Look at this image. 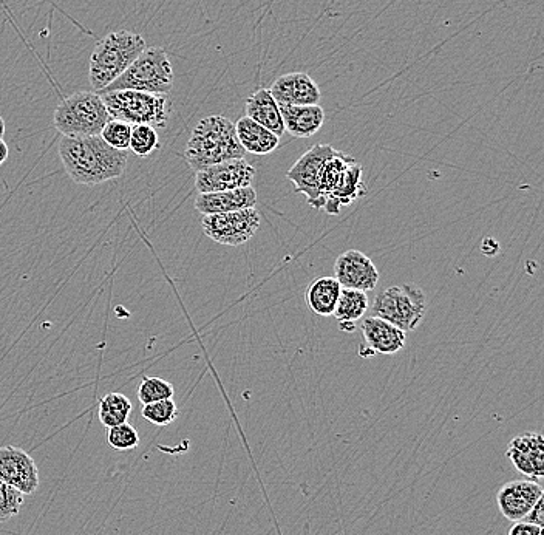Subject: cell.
Listing matches in <instances>:
<instances>
[{
    "instance_id": "cell-14",
    "label": "cell",
    "mask_w": 544,
    "mask_h": 535,
    "mask_svg": "<svg viewBox=\"0 0 544 535\" xmlns=\"http://www.w3.org/2000/svg\"><path fill=\"white\" fill-rule=\"evenodd\" d=\"M272 98L282 106H319L322 93L316 81L302 72L288 73L272 82L268 89Z\"/></svg>"
},
{
    "instance_id": "cell-30",
    "label": "cell",
    "mask_w": 544,
    "mask_h": 535,
    "mask_svg": "<svg viewBox=\"0 0 544 535\" xmlns=\"http://www.w3.org/2000/svg\"><path fill=\"white\" fill-rule=\"evenodd\" d=\"M107 443L116 450H132L140 446V435L129 423L107 429Z\"/></svg>"
},
{
    "instance_id": "cell-9",
    "label": "cell",
    "mask_w": 544,
    "mask_h": 535,
    "mask_svg": "<svg viewBox=\"0 0 544 535\" xmlns=\"http://www.w3.org/2000/svg\"><path fill=\"white\" fill-rule=\"evenodd\" d=\"M336 152L330 144H316L293 164V167L286 172L288 178L294 185L297 194H303L306 202L311 208L322 209L323 200L319 192L320 167L331 155Z\"/></svg>"
},
{
    "instance_id": "cell-11",
    "label": "cell",
    "mask_w": 544,
    "mask_h": 535,
    "mask_svg": "<svg viewBox=\"0 0 544 535\" xmlns=\"http://www.w3.org/2000/svg\"><path fill=\"white\" fill-rule=\"evenodd\" d=\"M0 480L24 495H33L39 488V469L34 458L21 447H0Z\"/></svg>"
},
{
    "instance_id": "cell-25",
    "label": "cell",
    "mask_w": 544,
    "mask_h": 535,
    "mask_svg": "<svg viewBox=\"0 0 544 535\" xmlns=\"http://www.w3.org/2000/svg\"><path fill=\"white\" fill-rule=\"evenodd\" d=\"M132 412V403H130V399L126 395H123V393H107L99 401V421L107 429L127 423Z\"/></svg>"
},
{
    "instance_id": "cell-22",
    "label": "cell",
    "mask_w": 544,
    "mask_h": 535,
    "mask_svg": "<svg viewBox=\"0 0 544 535\" xmlns=\"http://www.w3.org/2000/svg\"><path fill=\"white\" fill-rule=\"evenodd\" d=\"M368 310H370V302H368L367 293L342 288L333 316L339 322L340 330L354 333L357 322L361 321Z\"/></svg>"
},
{
    "instance_id": "cell-23",
    "label": "cell",
    "mask_w": 544,
    "mask_h": 535,
    "mask_svg": "<svg viewBox=\"0 0 544 535\" xmlns=\"http://www.w3.org/2000/svg\"><path fill=\"white\" fill-rule=\"evenodd\" d=\"M340 291H342V287L336 277H319L311 283L310 287L306 288V305L317 316H333Z\"/></svg>"
},
{
    "instance_id": "cell-21",
    "label": "cell",
    "mask_w": 544,
    "mask_h": 535,
    "mask_svg": "<svg viewBox=\"0 0 544 535\" xmlns=\"http://www.w3.org/2000/svg\"><path fill=\"white\" fill-rule=\"evenodd\" d=\"M246 116L269 132L276 133L277 137H282L285 133L279 104L268 89L252 93L251 98L246 101Z\"/></svg>"
},
{
    "instance_id": "cell-33",
    "label": "cell",
    "mask_w": 544,
    "mask_h": 535,
    "mask_svg": "<svg viewBox=\"0 0 544 535\" xmlns=\"http://www.w3.org/2000/svg\"><path fill=\"white\" fill-rule=\"evenodd\" d=\"M544 534V528L540 526L531 525V523L515 522L514 526L509 529V534L507 535H541Z\"/></svg>"
},
{
    "instance_id": "cell-32",
    "label": "cell",
    "mask_w": 544,
    "mask_h": 535,
    "mask_svg": "<svg viewBox=\"0 0 544 535\" xmlns=\"http://www.w3.org/2000/svg\"><path fill=\"white\" fill-rule=\"evenodd\" d=\"M523 522L531 523V525L540 526L544 528V495L540 500L535 503L531 512L523 518Z\"/></svg>"
},
{
    "instance_id": "cell-20",
    "label": "cell",
    "mask_w": 544,
    "mask_h": 535,
    "mask_svg": "<svg viewBox=\"0 0 544 535\" xmlns=\"http://www.w3.org/2000/svg\"><path fill=\"white\" fill-rule=\"evenodd\" d=\"M238 143L242 144L246 154L268 155L272 154L280 146V137L276 133L269 132L265 127L252 121L248 116H242L235 123Z\"/></svg>"
},
{
    "instance_id": "cell-4",
    "label": "cell",
    "mask_w": 544,
    "mask_h": 535,
    "mask_svg": "<svg viewBox=\"0 0 544 535\" xmlns=\"http://www.w3.org/2000/svg\"><path fill=\"white\" fill-rule=\"evenodd\" d=\"M174 89V69L169 56L161 47H149L141 53L129 69L99 95L116 90L169 95Z\"/></svg>"
},
{
    "instance_id": "cell-5",
    "label": "cell",
    "mask_w": 544,
    "mask_h": 535,
    "mask_svg": "<svg viewBox=\"0 0 544 535\" xmlns=\"http://www.w3.org/2000/svg\"><path fill=\"white\" fill-rule=\"evenodd\" d=\"M110 120L106 104L96 92L73 93L55 110V127L68 138L98 137Z\"/></svg>"
},
{
    "instance_id": "cell-17",
    "label": "cell",
    "mask_w": 544,
    "mask_h": 535,
    "mask_svg": "<svg viewBox=\"0 0 544 535\" xmlns=\"http://www.w3.org/2000/svg\"><path fill=\"white\" fill-rule=\"evenodd\" d=\"M255 205H257V192L252 186L232 189V191L198 194L195 198V209L203 215L242 211V209L255 208Z\"/></svg>"
},
{
    "instance_id": "cell-16",
    "label": "cell",
    "mask_w": 544,
    "mask_h": 535,
    "mask_svg": "<svg viewBox=\"0 0 544 535\" xmlns=\"http://www.w3.org/2000/svg\"><path fill=\"white\" fill-rule=\"evenodd\" d=\"M362 334L371 353L381 355H396L405 347L407 334L401 328L395 327L381 317L370 316L362 321Z\"/></svg>"
},
{
    "instance_id": "cell-15",
    "label": "cell",
    "mask_w": 544,
    "mask_h": 535,
    "mask_svg": "<svg viewBox=\"0 0 544 535\" xmlns=\"http://www.w3.org/2000/svg\"><path fill=\"white\" fill-rule=\"evenodd\" d=\"M506 457L515 469L526 477L540 480L544 477V440L541 433H524L510 441Z\"/></svg>"
},
{
    "instance_id": "cell-29",
    "label": "cell",
    "mask_w": 544,
    "mask_h": 535,
    "mask_svg": "<svg viewBox=\"0 0 544 535\" xmlns=\"http://www.w3.org/2000/svg\"><path fill=\"white\" fill-rule=\"evenodd\" d=\"M24 494L0 480V523L8 522L21 512Z\"/></svg>"
},
{
    "instance_id": "cell-31",
    "label": "cell",
    "mask_w": 544,
    "mask_h": 535,
    "mask_svg": "<svg viewBox=\"0 0 544 535\" xmlns=\"http://www.w3.org/2000/svg\"><path fill=\"white\" fill-rule=\"evenodd\" d=\"M132 124L124 121L110 120L102 129L99 137L106 141L109 146L118 150L129 149L130 137H132Z\"/></svg>"
},
{
    "instance_id": "cell-26",
    "label": "cell",
    "mask_w": 544,
    "mask_h": 535,
    "mask_svg": "<svg viewBox=\"0 0 544 535\" xmlns=\"http://www.w3.org/2000/svg\"><path fill=\"white\" fill-rule=\"evenodd\" d=\"M160 147V137L155 127L138 124L132 127L129 149L136 157L146 158Z\"/></svg>"
},
{
    "instance_id": "cell-24",
    "label": "cell",
    "mask_w": 544,
    "mask_h": 535,
    "mask_svg": "<svg viewBox=\"0 0 544 535\" xmlns=\"http://www.w3.org/2000/svg\"><path fill=\"white\" fill-rule=\"evenodd\" d=\"M354 163H357L356 158L336 150V152L322 164L319 172V192L323 203H325V198L342 183L345 174H347L348 167L353 166Z\"/></svg>"
},
{
    "instance_id": "cell-7",
    "label": "cell",
    "mask_w": 544,
    "mask_h": 535,
    "mask_svg": "<svg viewBox=\"0 0 544 535\" xmlns=\"http://www.w3.org/2000/svg\"><path fill=\"white\" fill-rule=\"evenodd\" d=\"M427 302L421 288L404 283L398 287H390L376 296L371 314L381 317L402 331H415L424 321Z\"/></svg>"
},
{
    "instance_id": "cell-18",
    "label": "cell",
    "mask_w": 544,
    "mask_h": 535,
    "mask_svg": "<svg viewBox=\"0 0 544 535\" xmlns=\"http://www.w3.org/2000/svg\"><path fill=\"white\" fill-rule=\"evenodd\" d=\"M283 126L294 138L314 137L323 124H325V112L320 106H282Z\"/></svg>"
},
{
    "instance_id": "cell-6",
    "label": "cell",
    "mask_w": 544,
    "mask_h": 535,
    "mask_svg": "<svg viewBox=\"0 0 544 535\" xmlns=\"http://www.w3.org/2000/svg\"><path fill=\"white\" fill-rule=\"evenodd\" d=\"M101 96L112 120L124 121L132 126L147 124L163 129L172 113V101L167 95L116 90L102 93Z\"/></svg>"
},
{
    "instance_id": "cell-28",
    "label": "cell",
    "mask_w": 544,
    "mask_h": 535,
    "mask_svg": "<svg viewBox=\"0 0 544 535\" xmlns=\"http://www.w3.org/2000/svg\"><path fill=\"white\" fill-rule=\"evenodd\" d=\"M175 389L169 381L163 378H144L141 381L140 387H138V399L140 403L152 404L157 401H163V399L174 398Z\"/></svg>"
},
{
    "instance_id": "cell-13",
    "label": "cell",
    "mask_w": 544,
    "mask_h": 535,
    "mask_svg": "<svg viewBox=\"0 0 544 535\" xmlns=\"http://www.w3.org/2000/svg\"><path fill=\"white\" fill-rule=\"evenodd\" d=\"M543 495V488L537 481H510L498 491V508L510 522H521Z\"/></svg>"
},
{
    "instance_id": "cell-3",
    "label": "cell",
    "mask_w": 544,
    "mask_h": 535,
    "mask_svg": "<svg viewBox=\"0 0 544 535\" xmlns=\"http://www.w3.org/2000/svg\"><path fill=\"white\" fill-rule=\"evenodd\" d=\"M146 48L143 36L133 31H113L102 39L90 58L89 81L93 92L106 90Z\"/></svg>"
},
{
    "instance_id": "cell-27",
    "label": "cell",
    "mask_w": 544,
    "mask_h": 535,
    "mask_svg": "<svg viewBox=\"0 0 544 535\" xmlns=\"http://www.w3.org/2000/svg\"><path fill=\"white\" fill-rule=\"evenodd\" d=\"M178 407L174 398L163 399L157 403L144 404L141 415L144 420L152 423L153 426L166 427L174 423L178 418Z\"/></svg>"
},
{
    "instance_id": "cell-8",
    "label": "cell",
    "mask_w": 544,
    "mask_h": 535,
    "mask_svg": "<svg viewBox=\"0 0 544 535\" xmlns=\"http://www.w3.org/2000/svg\"><path fill=\"white\" fill-rule=\"evenodd\" d=\"M259 211L255 208L225 214L203 215L201 226L209 239L225 246H240L248 243L260 229Z\"/></svg>"
},
{
    "instance_id": "cell-2",
    "label": "cell",
    "mask_w": 544,
    "mask_h": 535,
    "mask_svg": "<svg viewBox=\"0 0 544 535\" xmlns=\"http://www.w3.org/2000/svg\"><path fill=\"white\" fill-rule=\"evenodd\" d=\"M245 157V149L238 143L235 124L221 115L203 118L192 130L184 150V158L195 172L223 161Z\"/></svg>"
},
{
    "instance_id": "cell-19",
    "label": "cell",
    "mask_w": 544,
    "mask_h": 535,
    "mask_svg": "<svg viewBox=\"0 0 544 535\" xmlns=\"http://www.w3.org/2000/svg\"><path fill=\"white\" fill-rule=\"evenodd\" d=\"M362 172H364V167L359 163H354L353 166L348 167L342 183L325 198L323 211L327 212L328 215H339L342 208L356 202L357 198L365 197L368 191L367 186L362 181Z\"/></svg>"
},
{
    "instance_id": "cell-10",
    "label": "cell",
    "mask_w": 544,
    "mask_h": 535,
    "mask_svg": "<svg viewBox=\"0 0 544 535\" xmlns=\"http://www.w3.org/2000/svg\"><path fill=\"white\" fill-rule=\"evenodd\" d=\"M255 169L245 158L223 161L198 171L195 175V188L198 194L232 191V189L251 186Z\"/></svg>"
},
{
    "instance_id": "cell-1",
    "label": "cell",
    "mask_w": 544,
    "mask_h": 535,
    "mask_svg": "<svg viewBox=\"0 0 544 535\" xmlns=\"http://www.w3.org/2000/svg\"><path fill=\"white\" fill-rule=\"evenodd\" d=\"M58 154L68 177L76 185L96 186L123 177L127 150L109 146L101 137L68 138L59 143Z\"/></svg>"
},
{
    "instance_id": "cell-35",
    "label": "cell",
    "mask_w": 544,
    "mask_h": 535,
    "mask_svg": "<svg viewBox=\"0 0 544 535\" xmlns=\"http://www.w3.org/2000/svg\"><path fill=\"white\" fill-rule=\"evenodd\" d=\"M8 155H10L8 144L4 140H0V166L8 160Z\"/></svg>"
},
{
    "instance_id": "cell-12",
    "label": "cell",
    "mask_w": 544,
    "mask_h": 535,
    "mask_svg": "<svg viewBox=\"0 0 544 535\" xmlns=\"http://www.w3.org/2000/svg\"><path fill=\"white\" fill-rule=\"evenodd\" d=\"M334 277L342 288L368 293L378 285L379 271L367 254L351 249L337 257Z\"/></svg>"
},
{
    "instance_id": "cell-36",
    "label": "cell",
    "mask_w": 544,
    "mask_h": 535,
    "mask_svg": "<svg viewBox=\"0 0 544 535\" xmlns=\"http://www.w3.org/2000/svg\"><path fill=\"white\" fill-rule=\"evenodd\" d=\"M5 135V120L0 116V140H4Z\"/></svg>"
},
{
    "instance_id": "cell-34",
    "label": "cell",
    "mask_w": 544,
    "mask_h": 535,
    "mask_svg": "<svg viewBox=\"0 0 544 535\" xmlns=\"http://www.w3.org/2000/svg\"><path fill=\"white\" fill-rule=\"evenodd\" d=\"M498 249H500V245H498L497 240H483V245H481V251H483V253L486 254L487 257L495 256V254L498 253Z\"/></svg>"
}]
</instances>
